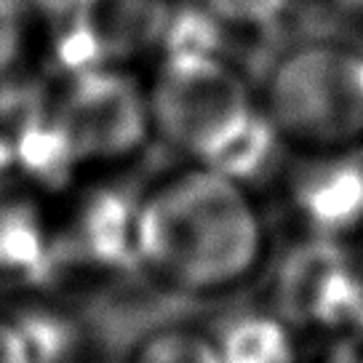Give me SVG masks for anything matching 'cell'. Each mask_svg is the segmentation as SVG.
Masks as SVG:
<instances>
[{
  "instance_id": "obj_1",
  "label": "cell",
  "mask_w": 363,
  "mask_h": 363,
  "mask_svg": "<svg viewBox=\"0 0 363 363\" xmlns=\"http://www.w3.org/2000/svg\"><path fill=\"white\" fill-rule=\"evenodd\" d=\"M264 227L249 187L193 163L136 198L134 259L177 294L227 291L257 270Z\"/></svg>"
},
{
  "instance_id": "obj_2",
  "label": "cell",
  "mask_w": 363,
  "mask_h": 363,
  "mask_svg": "<svg viewBox=\"0 0 363 363\" xmlns=\"http://www.w3.org/2000/svg\"><path fill=\"white\" fill-rule=\"evenodd\" d=\"M259 107L289 147L355 150L363 145V51L331 40L286 51L267 72Z\"/></svg>"
},
{
  "instance_id": "obj_3",
  "label": "cell",
  "mask_w": 363,
  "mask_h": 363,
  "mask_svg": "<svg viewBox=\"0 0 363 363\" xmlns=\"http://www.w3.org/2000/svg\"><path fill=\"white\" fill-rule=\"evenodd\" d=\"M152 136L214 166L259 115V96L216 51L166 54L147 83Z\"/></svg>"
},
{
  "instance_id": "obj_4",
  "label": "cell",
  "mask_w": 363,
  "mask_h": 363,
  "mask_svg": "<svg viewBox=\"0 0 363 363\" xmlns=\"http://www.w3.org/2000/svg\"><path fill=\"white\" fill-rule=\"evenodd\" d=\"M48 113L80 169L128 160L152 136L147 86L125 65L62 75L48 94Z\"/></svg>"
},
{
  "instance_id": "obj_5",
  "label": "cell",
  "mask_w": 363,
  "mask_h": 363,
  "mask_svg": "<svg viewBox=\"0 0 363 363\" xmlns=\"http://www.w3.org/2000/svg\"><path fill=\"white\" fill-rule=\"evenodd\" d=\"M275 313L294 329H361L363 267L355 251L320 235L296 243L278 267Z\"/></svg>"
},
{
  "instance_id": "obj_6",
  "label": "cell",
  "mask_w": 363,
  "mask_h": 363,
  "mask_svg": "<svg viewBox=\"0 0 363 363\" xmlns=\"http://www.w3.org/2000/svg\"><path fill=\"white\" fill-rule=\"evenodd\" d=\"M345 152H305L289 195L310 235L358 238L363 230V160Z\"/></svg>"
},
{
  "instance_id": "obj_7",
  "label": "cell",
  "mask_w": 363,
  "mask_h": 363,
  "mask_svg": "<svg viewBox=\"0 0 363 363\" xmlns=\"http://www.w3.org/2000/svg\"><path fill=\"white\" fill-rule=\"evenodd\" d=\"M134 216L136 201H125L115 190H89L54 225L57 257L65 251L86 267H115L134 259Z\"/></svg>"
},
{
  "instance_id": "obj_8",
  "label": "cell",
  "mask_w": 363,
  "mask_h": 363,
  "mask_svg": "<svg viewBox=\"0 0 363 363\" xmlns=\"http://www.w3.org/2000/svg\"><path fill=\"white\" fill-rule=\"evenodd\" d=\"M57 257L54 219L43 195L3 174L0 179V278L35 281Z\"/></svg>"
},
{
  "instance_id": "obj_9",
  "label": "cell",
  "mask_w": 363,
  "mask_h": 363,
  "mask_svg": "<svg viewBox=\"0 0 363 363\" xmlns=\"http://www.w3.org/2000/svg\"><path fill=\"white\" fill-rule=\"evenodd\" d=\"M222 363H296L294 326L278 313H246L233 318L214 337Z\"/></svg>"
},
{
  "instance_id": "obj_10",
  "label": "cell",
  "mask_w": 363,
  "mask_h": 363,
  "mask_svg": "<svg viewBox=\"0 0 363 363\" xmlns=\"http://www.w3.org/2000/svg\"><path fill=\"white\" fill-rule=\"evenodd\" d=\"M11 320L19 329L30 363H69L78 352V331L62 313L33 307L22 315H11Z\"/></svg>"
},
{
  "instance_id": "obj_11",
  "label": "cell",
  "mask_w": 363,
  "mask_h": 363,
  "mask_svg": "<svg viewBox=\"0 0 363 363\" xmlns=\"http://www.w3.org/2000/svg\"><path fill=\"white\" fill-rule=\"evenodd\" d=\"M128 363H222V358L214 337L184 326H171L145 337Z\"/></svg>"
},
{
  "instance_id": "obj_12",
  "label": "cell",
  "mask_w": 363,
  "mask_h": 363,
  "mask_svg": "<svg viewBox=\"0 0 363 363\" xmlns=\"http://www.w3.org/2000/svg\"><path fill=\"white\" fill-rule=\"evenodd\" d=\"M219 27L262 30L284 16L289 0H198Z\"/></svg>"
},
{
  "instance_id": "obj_13",
  "label": "cell",
  "mask_w": 363,
  "mask_h": 363,
  "mask_svg": "<svg viewBox=\"0 0 363 363\" xmlns=\"http://www.w3.org/2000/svg\"><path fill=\"white\" fill-rule=\"evenodd\" d=\"M30 19L33 13L24 9L22 0H0V80L22 62L30 43Z\"/></svg>"
},
{
  "instance_id": "obj_14",
  "label": "cell",
  "mask_w": 363,
  "mask_h": 363,
  "mask_svg": "<svg viewBox=\"0 0 363 363\" xmlns=\"http://www.w3.org/2000/svg\"><path fill=\"white\" fill-rule=\"evenodd\" d=\"M323 363H363V326L337 334L323 355Z\"/></svg>"
},
{
  "instance_id": "obj_15",
  "label": "cell",
  "mask_w": 363,
  "mask_h": 363,
  "mask_svg": "<svg viewBox=\"0 0 363 363\" xmlns=\"http://www.w3.org/2000/svg\"><path fill=\"white\" fill-rule=\"evenodd\" d=\"M0 363H30L11 315H0Z\"/></svg>"
},
{
  "instance_id": "obj_16",
  "label": "cell",
  "mask_w": 363,
  "mask_h": 363,
  "mask_svg": "<svg viewBox=\"0 0 363 363\" xmlns=\"http://www.w3.org/2000/svg\"><path fill=\"white\" fill-rule=\"evenodd\" d=\"M22 3L33 16H43V19L57 22V19L69 16L75 9H80L83 0H22Z\"/></svg>"
},
{
  "instance_id": "obj_17",
  "label": "cell",
  "mask_w": 363,
  "mask_h": 363,
  "mask_svg": "<svg viewBox=\"0 0 363 363\" xmlns=\"http://www.w3.org/2000/svg\"><path fill=\"white\" fill-rule=\"evenodd\" d=\"M355 257H358V262H361V267H363V230L358 233V249H355Z\"/></svg>"
}]
</instances>
